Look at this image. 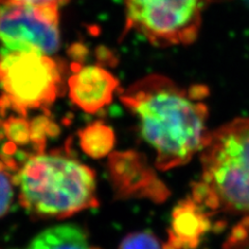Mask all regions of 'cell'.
Wrapping results in <instances>:
<instances>
[{"mask_svg":"<svg viewBox=\"0 0 249 249\" xmlns=\"http://www.w3.org/2000/svg\"><path fill=\"white\" fill-rule=\"evenodd\" d=\"M208 88H183L163 75L133 83L121 101L137 122L140 135L156 154V166L169 170L187 164L200 153L210 134Z\"/></svg>","mask_w":249,"mask_h":249,"instance_id":"6da1fadb","label":"cell"},{"mask_svg":"<svg viewBox=\"0 0 249 249\" xmlns=\"http://www.w3.org/2000/svg\"><path fill=\"white\" fill-rule=\"evenodd\" d=\"M199 155L201 176L191 197L208 211L249 217V118L210 131Z\"/></svg>","mask_w":249,"mask_h":249,"instance_id":"7a4b0ae2","label":"cell"},{"mask_svg":"<svg viewBox=\"0 0 249 249\" xmlns=\"http://www.w3.org/2000/svg\"><path fill=\"white\" fill-rule=\"evenodd\" d=\"M14 183L21 205L35 216L62 219L99 206L93 170L66 156H31L14 176Z\"/></svg>","mask_w":249,"mask_h":249,"instance_id":"3957f363","label":"cell"},{"mask_svg":"<svg viewBox=\"0 0 249 249\" xmlns=\"http://www.w3.org/2000/svg\"><path fill=\"white\" fill-rule=\"evenodd\" d=\"M126 31L132 29L150 44L165 48L196 42L212 0H123Z\"/></svg>","mask_w":249,"mask_h":249,"instance_id":"277c9868","label":"cell"},{"mask_svg":"<svg viewBox=\"0 0 249 249\" xmlns=\"http://www.w3.org/2000/svg\"><path fill=\"white\" fill-rule=\"evenodd\" d=\"M60 83L58 65L49 56L35 52L0 54L2 108H13L24 115L27 109L49 105L56 99Z\"/></svg>","mask_w":249,"mask_h":249,"instance_id":"5b68a950","label":"cell"},{"mask_svg":"<svg viewBox=\"0 0 249 249\" xmlns=\"http://www.w3.org/2000/svg\"><path fill=\"white\" fill-rule=\"evenodd\" d=\"M0 54L55 53L60 46L58 6L0 1Z\"/></svg>","mask_w":249,"mask_h":249,"instance_id":"8992f818","label":"cell"},{"mask_svg":"<svg viewBox=\"0 0 249 249\" xmlns=\"http://www.w3.org/2000/svg\"><path fill=\"white\" fill-rule=\"evenodd\" d=\"M68 85L72 102L84 111L96 113L111 103L119 81L107 70L88 66L78 69Z\"/></svg>","mask_w":249,"mask_h":249,"instance_id":"52a82bcc","label":"cell"},{"mask_svg":"<svg viewBox=\"0 0 249 249\" xmlns=\"http://www.w3.org/2000/svg\"><path fill=\"white\" fill-rule=\"evenodd\" d=\"M210 227L206 210L192 197L181 201L173 213L169 242L165 249L196 248Z\"/></svg>","mask_w":249,"mask_h":249,"instance_id":"ba28073f","label":"cell"},{"mask_svg":"<svg viewBox=\"0 0 249 249\" xmlns=\"http://www.w3.org/2000/svg\"><path fill=\"white\" fill-rule=\"evenodd\" d=\"M27 249H99L89 245L80 227L72 223L55 225L41 231L34 238Z\"/></svg>","mask_w":249,"mask_h":249,"instance_id":"9c48e42d","label":"cell"},{"mask_svg":"<svg viewBox=\"0 0 249 249\" xmlns=\"http://www.w3.org/2000/svg\"><path fill=\"white\" fill-rule=\"evenodd\" d=\"M82 150L92 158H103L114 145L113 131L102 123H95L83 129L80 133Z\"/></svg>","mask_w":249,"mask_h":249,"instance_id":"30bf717a","label":"cell"},{"mask_svg":"<svg viewBox=\"0 0 249 249\" xmlns=\"http://www.w3.org/2000/svg\"><path fill=\"white\" fill-rule=\"evenodd\" d=\"M14 162L9 160H0V218L7 214L13 199L14 176L10 174V169L14 168Z\"/></svg>","mask_w":249,"mask_h":249,"instance_id":"8fae6325","label":"cell"},{"mask_svg":"<svg viewBox=\"0 0 249 249\" xmlns=\"http://www.w3.org/2000/svg\"><path fill=\"white\" fill-rule=\"evenodd\" d=\"M119 249H162L159 240L152 232L139 231L124 238Z\"/></svg>","mask_w":249,"mask_h":249,"instance_id":"7c38bea8","label":"cell"},{"mask_svg":"<svg viewBox=\"0 0 249 249\" xmlns=\"http://www.w3.org/2000/svg\"><path fill=\"white\" fill-rule=\"evenodd\" d=\"M4 131L11 142L24 144L30 140V124L21 118H11L4 124Z\"/></svg>","mask_w":249,"mask_h":249,"instance_id":"4fadbf2b","label":"cell"},{"mask_svg":"<svg viewBox=\"0 0 249 249\" xmlns=\"http://www.w3.org/2000/svg\"><path fill=\"white\" fill-rule=\"evenodd\" d=\"M223 248L249 249V217H244L242 221L233 228Z\"/></svg>","mask_w":249,"mask_h":249,"instance_id":"5bb4252c","label":"cell"},{"mask_svg":"<svg viewBox=\"0 0 249 249\" xmlns=\"http://www.w3.org/2000/svg\"><path fill=\"white\" fill-rule=\"evenodd\" d=\"M0 1H11L31 5H54L59 7V5L66 3L68 0H0Z\"/></svg>","mask_w":249,"mask_h":249,"instance_id":"9a60e30c","label":"cell"},{"mask_svg":"<svg viewBox=\"0 0 249 249\" xmlns=\"http://www.w3.org/2000/svg\"><path fill=\"white\" fill-rule=\"evenodd\" d=\"M243 2L246 4L247 7H249V0H243Z\"/></svg>","mask_w":249,"mask_h":249,"instance_id":"2e32d148","label":"cell"}]
</instances>
